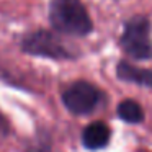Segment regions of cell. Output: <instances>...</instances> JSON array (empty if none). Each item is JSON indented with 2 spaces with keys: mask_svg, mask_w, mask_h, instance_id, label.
<instances>
[{
  "mask_svg": "<svg viewBox=\"0 0 152 152\" xmlns=\"http://www.w3.org/2000/svg\"><path fill=\"white\" fill-rule=\"evenodd\" d=\"M116 115L121 121L128 123V124H139L144 121V110L139 105V102L131 98H126L118 103L116 106Z\"/></svg>",
  "mask_w": 152,
  "mask_h": 152,
  "instance_id": "7",
  "label": "cell"
},
{
  "mask_svg": "<svg viewBox=\"0 0 152 152\" xmlns=\"http://www.w3.org/2000/svg\"><path fill=\"white\" fill-rule=\"evenodd\" d=\"M61 98L67 111L82 116L95 111L105 100V93L87 80H75L62 92Z\"/></svg>",
  "mask_w": 152,
  "mask_h": 152,
  "instance_id": "4",
  "label": "cell"
},
{
  "mask_svg": "<svg viewBox=\"0 0 152 152\" xmlns=\"http://www.w3.org/2000/svg\"><path fill=\"white\" fill-rule=\"evenodd\" d=\"M48 20L59 34L85 38L93 33V20L82 0H49Z\"/></svg>",
  "mask_w": 152,
  "mask_h": 152,
  "instance_id": "1",
  "label": "cell"
},
{
  "mask_svg": "<svg viewBox=\"0 0 152 152\" xmlns=\"http://www.w3.org/2000/svg\"><path fill=\"white\" fill-rule=\"evenodd\" d=\"M26 152H51L49 149V142H44V141H39L38 145H31Z\"/></svg>",
  "mask_w": 152,
  "mask_h": 152,
  "instance_id": "8",
  "label": "cell"
},
{
  "mask_svg": "<svg viewBox=\"0 0 152 152\" xmlns=\"http://www.w3.org/2000/svg\"><path fill=\"white\" fill-rule=\"evenodd\" d=\"M18 46L21 53L33 57L53 61H74L79 57V51L67 48L66 43L54 31L49 30L28 31L20 38Z\"/></svg>",
  "mask_w": 152,
  "mask_h": 152,
  "instance_id": "3",
  "label": "cell"
},
{
  "mask_svg": "<svg viewBox=\"0 0 152 152\" xmlns=\"http://www.w3.org/2000/svg\"><path fill=\"white\" fill-rule=\"evenodd\" d=\"M110 137H111V129L103 121L90 123L82 131V144L83 147L90 149V151L106 147L110 142Z\"/></svg>",
  "mask_w": 152,
  "mask_h": 152,
  "instance_id": "6",
  "label": "cell"
},
{
  "mask_svg": "<svg viewBox=\"0 0 152 152\" xmlns=\"http://www.w3.org/2000/svg\"><path fill=\"white\" fill-rule=\"evenodd\" d=\"M8 134V123L5 119V116L0 113V136H7Z\"/></svg>",
  "mask_w": 152,
  "mask_h": 152,
  "instance_id": "9",
  "label": "cell"
},
{
  "mask_svg": "<svg viewBox=\"0 0 152 152\" xmlns=\"http://www.w3.org/2000/svg\"><path fill=\"white\" fill-rule=\"evenodd\" d=\"M115 70H116V77L121 82L134 83V85L152 90V69H144V67L134 66L126 59H121L118 61Z\"/></svg>",
  "mask_w": 152,
  "mask_h": 152,
  "instance_id": "5",
  "label": "cell"
},
{
  "mask_svg": "<svg viewBox=\"0 0 152 152\" xmlns=\"http://www.w3.org/2000/svg\"><path fill=\"white\" fill-rule=\"evenodd\" d=\"M119 49L134 61H152V21L145 15H134L123 23Z\"/></svg>",
  "mask_w": 152,
  "mask_h": 152,
  "instance_id": "2",
  "label": "cell"
}]
</instances>
